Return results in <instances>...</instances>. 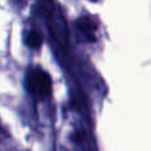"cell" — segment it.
I'll return each instance as SVG.
<instances>
[{
    "label": "cell",
    "instance_id": "cell-1",
    "mask_svg": "<svg viewBox=\"0 0 151 151\" xmlns=\"http://www.w3.org/2000/svg\"><path fill=\"white\" fill-rule=\"evenodd\" d=\"M28 88L35 96L44 98L49 97L52 91V80L50 76L44 70H36L32 72L28 76Z\"/></svg>",
    "mask_w": 151,
    "mask_h": 151
},
{
    "label": "cell",
    "instance_id": "cell-2",
    "mask_svg": "<svg viewBox=\"0 0 151 151\" xmlns=\"http://www.w3.org/2000/svg\"><path fill=\"white\" fill-rule=\"evenodd\" d=\"M78 27L82 32H85L86 37H89V41H94V36H93V32H94V25L91 24V21L86 17H82L81 20H78Z\"/></svg>",
    "mask_w": 151,
    "mask_h": 151
},
{
    "label": "cell",
    "instance_id": "cell-3",
    "mask_svg": "<svg viewBox=\"0 0 151 151\" xmlns=\"http://www.w3.org/2000/svg\"><path fill=\"white\" fill-rule=\"evenodd\" d=\"M27 44H28V47L33 48V49H35V48H40V47H41V44H42L41 35H40L37 31L29 32L28 37H27Z\"/></svg>",
    "mask_w": 151,
    "mask_h": 151
}]
</instances>
